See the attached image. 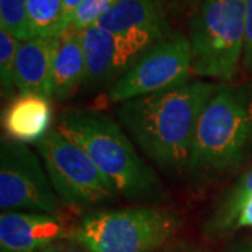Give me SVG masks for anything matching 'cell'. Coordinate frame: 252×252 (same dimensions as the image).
<instances>
[{
	"mask_svg": "<svg viewBox=\"0 0 252 252\" xmlns=\"http://www.w3.org/2000/svg\"><path fill=\"white\" fill-rule=\"evenodd\" d=\"M219 83L195 80L121 104L117 118L126 135L170 177L188 172L199 118Z\"/></svg>",
	"mask_w": 252,
	"mask_h": 252,
	"instance_id": "1",
	"label": "cell"
},
{
	"mask_svg": "<svg viewBox=\"0 0 252 252\" xmlns=\"http://www.w3.org/2000/svg\"><path fill=\"white\" fill-rule=\"evenodd\" d=\"M55 127L87 153L118 195L130 200H160L165 196L157 174L112 118L91 109H69Z\"/></svg>",
	"mask_w": 252,
	"mask_h": 252,
	"instance_id": "2",
	"label": "cell"
},
{
	"mask_svg": "<svg viewBox=\"0 0 252 252\" xmlns=\"http://www.w3.org/2000/svg\"><path fill=\"white\" fill-rule=\"evenodd\" d=\"M252 154V89L220 84L199 118L188 172L215 178Z\"/></svg>",
	"mask_w": 252,
	"mask_h": 252,
	"instance_id": "3",
	"label": "cell"
},
{
	"mask_svg": "<svg viewBox=\"0 0 252 252\" xmlns=\"http://www.w3.org/2000/svg\"><path fill=\"white\" fill-rule=\"evenodd\" d=\"M247 0H200L189 24L192 74L231 81L243 63Z\"/></svg>",
	"mask_w": 252,
	"mask_h": 252,
	"instance_id": "4",
	"label": "cell"
},
{
	"mask_svg": "<svg viewBox=\"0 0 252 252\" xmlns=\"http://www.w3.org/2000/svg\"><path fill=\"white\" fill-rule=\"evenodd\" d=\"M178 227L170 210L127 207L83 217L72 237L87 252H149L167 243Z\"/></svg>",
	"mask_w": 252,
	"mask_h": 252,
	"instance_id": "5",
	"label": "cell"
},
{
	"mask_svg": "<svg viewBox=\"0 0 252 252\" xmlns=\"http://www.w3.org/2000/svg\"><path fill=\"white\" fill-rule=\"evenodd\" d=\"M58 198L70 206H95L118 195L111 181L84 150L52 127L36 143Z\"/></svg>",
	"mask_w": 252,
	"mask_h": 252,
	"instance_id": "6",
	"label": "cell"
},
{
	"mask_svg": "<svg viewBox=\"0 0 252 252\" xmlns=\"http://www.w3.org/2000/svg\"><path fill=\"white\" fill-rule=\"evenodd\" d=\"M192 52L187 36L172 34L143 54L111 87L107 97L114 104L152 95L190 81Z\"/></svg>",
	"mask_w": 252,
	"mask_h": 252,
	"instance_id": "7",
	"label": "cell"
},
{
	"mask_svg": "<svg viewBox=\"0 0 252 252\" xmlns=\"http://www.w3.org/2000/svg\"><path fill=\"white\" fill-rule=\"evenodd\" d=\"M58 198L45 165L27 144L1 136L0 140V207L27 209L56 215Z\"/></svg>",
	"mask_w": 252,
	"mask_h": 252,
	"instance_id": "8",
	"label": "cell"
},
{
	"mask_svg": "<svg viewBox=\"0 0 252 252\" xmlns=\"http://www.w3.org/2000/svg\"><path fill=\"white\" fill-rule=\"evenodd\" d=\"M86 56V79L83 86L98 90L112 86L150 48L135 39L119 36L98 26L81 31Z\"/></svg>",
	"mask_w": 252,
	"mask_h": 252,
	"instance_id": "9",
	"label": "cell"
},
{
	"mask_svg": "<svg viewBox=\"0 0 252 252\" xmlns=\"http://www.w3.org/2000/svg\"><path fill=\"white\" fill-rule=\"evenodd\" d=\"M95 26L149 48L172 35L160 0H121Z\"/></svg>",
	"mask_w": 252,
	"mask_h": 252,
	"instance_id": "10",
	"label": "cell"
},
{
	"mask_svg": "<svg viewBox=\"0 0 252 252\" xmlns=\"http://www.w3.org/2000/svg\"><path fill=\"white\" fill-rule=\"evenodd\" d=\"M62 235V223L54 215L3 212L0 216V252H39Z\"/></svg>",
	"mask_w": 252,
	"mask_h": 252,
	"instance_id": "11",
	"label": "cell"
},
{
	"mask_svg": "<svg viewBox=\"0 0 252 252\" xmlns=\"http://www.w3.org/2000/svg\"><path fill=\"white\" fill-rule=\"evenodd\" d=\"M52 99L34 93H18L1 112L4 136L24 144L39 143L52 129Z\"/></svg>",
	"mask_w": 252,
	"mask_h": 252,
	"instance_id": "12",
	"label": "cell"
},
{
	"mask_svg": "<svg viewBox=\"0 0 252 252\" xmlns=\"http://www.w3.org/2000/svg\"><path fill=\"white\" fill-rule=\"evenodd\" d=\"M59 39L35 36L21 42L16 64V89L20 94L34 93L52 99V63Z\"/></svg>",
	"mask_w": 252,
	"mask_h": 252,
	"instance_id": "13",
	"label": "cell"
},
{
	"mask_svg": "<svg viewBox=\"0 0 252 252\" xmlns=\"http://www.w3.org/2000/svg\"><path fill=\"white\" fill-rule=\"evenodd\" d=\"M86 79V56L81 32L67 30L59 39L52 63V99L70 98Z\"/></svg>",
	"mask_w": 252,
	"mask_h": 252,
	"instance_id": "14",
	"label": "cell"
},
{
	"mask_svg": "<svg viewBox=\"0 0 252 252\" xmlns=\"http://www.w3.org/2000/svg\"><path fill=\"white\" fill-rule=\"evenodd\" d=\"M63 0H27L28 20L32 35L61 36L66 32L62 17Z\"/></svg>",
	"mask_w": 252,
	"mask_h": 252,
	"instance_id": "15",
	"label": "cell"
},
{
	"mask_svg": "<svg viewBox=\"0 0 252 252\" xmlns=\"http://www.w3.org/2000/svg\"><path fill=\"white\" fill-rule=\"evenodd\" d=\"M252 196V168L238 180L233 188L219 203V207L212 219V227L216 230H228L235 227V221L245 202Z\"/></svg>",
	"mask_w": 252,
	"mask_h": 252,
	"instance_id": "16",
	"label": "cell"
},
{
	"mask_svg": "<svg viewBox=\"0 0 252 252\" xmlns=\"http://www.w3.org/2000/svg\"><path fill=\"white\" fill-rule=\"evenodd\" d=\"M0 30L7 31L21 42L34 38L28 20L27 0H0Z\"/></svg>",
	"mask_w": 252,
	"mask_h": 252,
	"instance_id": "17",
	"label": "cell"
},
{
	"mask_svg": "<svg viewBox=\"0 0 252 252\" xmlns=\"http://www.w3.org/2000/svg\"><path fill=\"white\" fill-rule=\"evenodd\" d=\"M21 45L16 36L0 30V86L3 97L13 95L16 89V64Z\"/></svg>",
	"mask_w": 252,
	"mask_h": 252,
	"instance_id": "18",
	"label": "cell"
},
{
	"mask_svg": "<svg viewBox=\"0 0 252 252\" xmlns=\"http://www.w3.org/2000/svg\"><path fill=\"white\" fill-rule=\"evenodd\" d=\"M119 1L121 0H84L74 13L69 30L81 32L87 28L94 27Z\"/></svg>",
	"mask_w": 252,
	"mask_h": 252,
	"instance_id": "19",
	"label": "cell"
},
{
	"mask_svg": "<svg viewBox=\"0 0 252 252\" xmlns=\"http://www.w3.org/2000/svg\"><path fill=\"white\" fill-rule=\"evenodd\" d=\"M241 66L244 70L252 73V0H247V30Z\"/></svg>",
	"mask_w": 252,
	"mask_h": 252,
	"instance_id": "20",
	"label": "cell"
},
{
	"mask_svg": "<svg viewBox=\"0 0 252 252\" xmlns=\"http://www.w3.org/2000/svg\"><path fill=\"white\" fill-rule=\"evenodd\" d=\"M39 252H86V250L81 247L80 244H77L76 241H55L54 244L45 247L44 250H41Z\"/></svg>",
	"mask_w": 252,
	"mask_h": 252,
	"instance_id": "21",
	"label": "cell"
},
{
	"mask_svg": "<svg viewBox=\"0 0 252 252\" xmlns=\"http://www.w3.org/2000/svg\"><path fill=\"white\" fill-rule=\"evenodd\" d=\"M84 0H63L62 6V17H63V28L64 31H67L70 27L72 18L77 9L81 6Z\"/></svg>",
	"mask_w": 252,
	"mask_h": 252,
	"instance_id": "22",
	"label": "cell"
},
{
	"mask_svg": "<svg viewBox=\"0 0 252 252\" xmlns=\"http://www.w3.org/2000/svg\"><path fill=\"white\" fill-rule=\"evenodd\" d=\"M235 227H252V196L241 209L240 216L235 221Z\"/></svg>",
	"mask_w": 252,
	"mask_h": 252,
	"instance_id": "23",
	"label": "cell"
},
{
	"mask_svg": "<svg viewBox=\"0 0 252 252\" xmlns=\"http://www.w3.org/2000/svg\"><path fill=\"white\" fill-rule=\"evenodd\" d=\"M240 252H252V244L251 245H248V247H245V248H243Z\"/></svg>",
	"mask_w": 252,
	"mask_h": 252,
	"instance_id": "24",
	"label": "cell"
},
{
	"mask_svg": "<svg viewBox=\"0 0 252 252\" xmlns=\"http://www.w3.org/2000/svg\"><path fill=\"white\" fill-rule=\"evenodd\" d=\"M181 1H184V3H190V1H196V0H181Z\"/></svg>",
	"mask_w": 252,
	"mask_h": 252,
	"instance_id": "25",
	"label": "cell"
}]
</instances>
